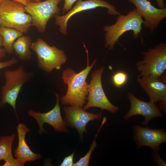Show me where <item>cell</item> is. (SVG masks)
I'll list each match as a JSON object with an SVG mask.
<instances>
[{"mask_svg":"<svg viewBox=\"0 0 166 166\" xmlns=\"http://www.w3.org/2000/svg\"><path fill=\"white\" fill-rule=\"evenodd\" d=\"M87 54L86 67L78 73L68 68L62 73V79L64 83L67 85L68 89L65 95L61 98V103L64 105H69L83 107L87 100L88 94V84L86 81L87 77L97 60L95 59L89 65Z\"/></svg>","mask_w":166,"mask_h":166,"instance_id":"cell-1","label":"cell"},{"mask_svg":"<svg viewBox=\"0 0 166 166\" xmlns=\"http://www.w3.org/2000/svg\"><path fill=\"white\" fill-rule=\"evenodd\" d=\"M143 21L136 8L126 15H119L115 23L111 25H105L103 27V30L105 32V47H109V50H112L116 42L121 45L119 42V38L128 31L133 32L134 38H138L141 35Z\"/></svg>","mask_w":166,"mask_h":166,"instance_id":"cell-2","label":"cell"},{"mask_svg":"<svg viewBox=\"0 0 166 166\" xmlns=\"http://www.w3.org/2000/svg\"><path fill=\"white\" fill-rule=\"evenodd\" d=\"M25 6L11 0L0 2V26L15 29L23 34L27 33L32 26L30 15Z\"/></svg>","mask_w":166,"mask_h":166,"instance_id":"cell-3","label":"cell"},{"mask_svg":"<svg viewBox=\"0 0 166 166\" xmlns=\"http://www.w3.org/2000/svg\"><path fill=\"white\" fill-rule=\"evenodd\" d=\"M34 75L33 73L26 72L23 66H20L15 70H6L4 73L5 84L1 88L0 108L8 104L17 115L16 105L19 93L24 84Z\"/></svg>","mask_w":166,"mask_h":166,"instance_id":"cell-4","label":"cell"},{"mask_svg":"<svg viewBox=\"0 0 166 166\" xmlns=\"http://www.w3.org/2000/svg\"><path fill=\"white\" fill-rule=\"evenodd\" d=\"M30 49L37 55L39 68L48 73L54 69L60 70L67 60L63 50L54 45L50 46L41 38L31 43Z\"/></svg>","mask_w":166,"mask_h":166,"instance_id":"cell-5","label":"cell"},{"mask_svg":"<svg viewBox=\"0 0 166 166\" xmlns=\"http://www.w3.org/2000/svg\"><path fill=\"white\" fill-rule=\"evenodd\" d=\"M143 59L136 64L140 74L137 77L142 76H161L166 69V44L161 42L154 48L142 51Z\"/></svg>","mask_w":166,"mask_h":166,"instance_id":"cell-6","label":"cell"},{"mask_svg":"<svg viewBox=\"0 0 166 166\" xmlns=\"http://www.w3.org/2000/svg\"><path fill=\"white\" fill-rule=\"evenodd\" d=\"M104 71V67L102 66L92 74V79L88 84V94L87 98L88 101L83 108L86 110L91 107H95L102 110H106L116 113L119 110L118 107L110 102L102 87L101 78Z\"/></svg>","mask_w":166,"mask_h":166,"instance_id":"cell-7","label":"cell"},{"mask_svg":"<svg viewBox=\"0 0 166 166\" xmlns=\"http://www.w3.org/2000/svg\"><path fill=\"white\" fill-rule=\"evenodd\" d=\"M61 0H46L33 2L25 6L26 12L31 16L32 26L38 31L43 33L45 31L49 20L56 14H60V9L58 5Z\"/></svg>","mask_w":166,"mask_h":166,"instance_id":"cell-8","label":"cell"},{"mask_svg":"<svg viewBox=\"0 0 166 166\" xmlns=\"http://www.w3.org/2000/svg\"><path fill=\"white\" fill-rule=\"evenodd\" d=\"M137 81L147 93L152 103L160 102V110L166 112V75L165 72L161 76L137 77Z\"/></svg>","mask_w":166,"mask_h":166,"instance_id":"cell-9","label":"cell"},{"mask_svg":"<svg viewBox=\"0 0 166 166\" xmlns=\"http://www.w3.org/2000/svg\"><path fill=\"white\" fill-rule=\"evenodd\" d=\"M72 8L68 13L63 16L56 14L55 23L59 27L60 32L65 35H66L68 22L69 18L74 14L82 11L95 9L98 7L106 8L107 9L108 13L111 15H119L121 14L116 9L115 6L104 0H77Z\"/></svg>","mask_w":166,"mask_h":166,"instance_id":"cell-10","label":"cell"},{"mask_svg":"<svg viewBox=\"0 0 166 166\" xmlns=\"http://www.w3.org/2000/svg\"><path fill=\"white\" fill-rule=\"evenodd\" d=\"M132 129L137 149L145 146L151 148L152 151L158 152L160 145L166 141V133L163 129H151L139 125L134 126Z\"/></svg>","mask_w":166,"mask_h":166,"instance_id":"cell-11","label":"cell"},{"mask_svg":"<svg viewBox=\"0 0 166 166\" xmlns=\"http://www.w3.org/2000/svg\"><path fill=\"white\" fill-rule=\"evenodd\" d=\"M132 3L136 11L144 19V26L148 29L151 33L157 27L160 22L166 17V9L157 8L148 0H127Z\"/></svg>","mask_w":166,"mask_h":166,"instance_id":"cell-12","label":"cell"},{"mask_svg":"<svg viewBox=\"0 0 166 166\" xmlns=\"http://www.w3.org/2000/svg\"><path fill=\"white\" fill-rule=\"evenodd\" d=\"M127 97L130 103V107L128 112L123 116L125 120H127L134 116L141 115L145 117V120L142 123L143 126L147 125L152 119L162 117L161 112L156 103L146 102L140 100L132 93H128Z\"/></svg>","mask_w":166,"mask_h":166,"instance_id":"cell-13","label":"cell"},{"mask_svg":"<svg viewBox=\"0 0 166 166\" xmlns=\"http://www.w3.org/2000/svg\"><path fill=\"white\" fill-rule=\"evenodd\" d=\"M63 110L66 124L76 128L82 137L84 133L87 132L86 126L88 123L101 119L102 116L101 112L98 114L90 113L82 107L76 106H65Z\"/></svg>","mask_w":166,"mask_h":166,"instance_id":"cell-14","label":"cell"},{"mask_svg":"<svg viewBox=\"0 0 166 166\" xmlns=\"http://www.w3.org/2000/svg\"><path fill=\"white\" fill-rule=\"evenodd\" d=\"M56 97V103L54 107L45 113L37 112L33 110L28 112V115L34 118L37 122L39 127L38 133L41 134L46 133L43 127L44 123H46L52 126L55 130L57 132H67L66 123L62 119L59 104V96L55 93Z\"/></svg>","mask_w":166,"mask_h":166,"instance_id":"cell-15","label":"cell"},{"mask_svg":"<svg viewBox=\"0 0 166 166\" xmlns=\"http://www.w3.org/2000/svg\"><path fill=\"white\" fill-rule=\"evenodd\" d=\"M30 131L23 124L19 123L17 126L18 142V146L15 150V156L22 166H24L27 161H34L42 158L40 154L33 152L26 142V134Z\"/></svg>","mask_w":166,"mask_h":166,"instance_id":"cell-16","label":"cell"},{"mask_svg":"<svg viewBox=\"0 0 166 166\" xmlns=\"http://www.w3.org/2000/svg\"><path fill=\"white\" fill-rule=\"evenodd\" d=\"M32 39L29 36H22L14 42L13 45L15 55L20 60L28 61L32 58V53L30 50Z\"/></svg>","mask_w":166,"mask_h":166,"instance_id":"cell-17","label":"cell"},{"mask_svg":"<svg viewBox=\"0 0 166 166\" xmlns=\"http://www.w3.org/2000/svg\"><path fill=\"white\" fill-rule=\"evenodd\" d=\"M23 34L18 30L0 26V35L3 38L2 46L6 53L11 54L14 52L13 45L15 40Z\"/></svg>","mask_w":166,"mask_h":166,"instance_id":"cell-18","label":"cell"},{"mask_svg":"<svg viewBox=\"0 0 166 166\" xmlns=\"http://www.w3.org/2000/svg\"><path fill=\"white\" fill-rule=\"evenodd\" d=\"M15 135L0 137V161L13 158L12 148Z\"/></svg>","mask_w":166,"mask_h":166,"instance_id":"cell-19","label":"cell"},{"mask_svg":"<svg viewBox=\"0 0 166 166\" xmlns=\"http://www.w3.org/2000/svg\"><path fill=\"white\" fill-rule=\"evenodd\" d=\"M107 120L106 117H104L102 120L101 125L99 128L96 134L95 137L91 145L89 151L85 155L80 158V159L76 163L73 164V166H89V161L92 153L97 146V143L96 141L97 137L102 127L106 122Z\"/></svg>","mask_w":166,"mask_h":166,"instance_id":"cell-20","label":"cell"},{"mask_svg":"<svg viewBox=\"0 0 166 166\" xmlns=\"http://www.w3.org/2000/svg\"><path fill=\"white\" fill-rule=\"evenodd\" d=\"M128 75L122 71H119L115 73L112 77V80L115 86L119 88L124 85L127 82Z\"/></svg>","mask_w":166,"mask_h":166,"instance_id":"cell-21","label":"cell"},{"mask_svg":"<svg viewBox=\"0 0 166 166\" xmlns=\"http://www.w3.org/2000/svg\"><path fill=\"white\" fill-rule=\"evenodd\" d=\"M152 156L153 160L158 166H166V163L158 154L157 152H152Z\"/></svg>","mask_w":166,"mask_h":166,"instance_id":"cell-22","label":"cell"},{"mask_svg":"<svg viewBox=\"0 0 166 166\" xmlns=\"http://www.w3.org/2000/svg\"><path fill=\"white\" fill-rule=\"evenodd\" d=\"M18 62V60L14 57L7 61L0 62V69L11 66Z\"/></svg>","mask_w":166,"mask_h":166,"instance_id":"cell-23","label":"cell"},{"mask_svg":"<svg viewBox=\"0 0 166 166\" xmlns=\"http://www.w3.org/2000/svg\"><path fill=\"white\" fill-rule=\"evenodd\" d=\"M74 152L67 156L65 157L60 166H73V159Z\"/></svg>","mask_w":166,"mask_h":166,"instance_id":"cell-24","label":"cell"},{"mask_svg":"<svg viewBox=\"0 0 166 166\" xmlns=\"http://www.w3.org/2000/svg\"><path fill=\"white\" fill-rule=\"evenodd\" d=\"M62 0H61L62 1ZM77 0H65L63 8V12L64 13L68 12L72 7L73 4Z\"/></svg>","mask_w":166,"mask_h":166,"instance_id":"cell-25","label":"cell"},{"mask_svg":"<svg viewBox=\"0 0 166 166\" xmlns=\"http://www.w3.org/2000/svg\"><path fill=\"white\" fill-rule=\"evenodd\" d=\"M5 161V163L3 166H22L18 161L14 158Z\"/></svg>","mask_w":166,"mask_h":166,"instance_id":"cell-26","label":"cell"},{"mask_svg":"<svg viewBox=\"0 0 166 166\" xmlns=\"http://www.w3.org/2000/svg\"><path fill=\"white\" fill-rule=\"evenodd\" d=\"M3 0H0V2ZM14 1L18 2H19L26 6L28 5L29 3L34 2L33 0H11Z\"/></svg>","mask_w":166,"mask_h":166,"instance_id":"cell-27","label":"cell"},{"mask_svg":"<svg viewBox=\"0 0 166 166\" xmlns=\"http://www.w3.org/2000/svg\"><path fill=\"white\" fill-rule=\"evenodd\" d=\"M160 8H165L166 5L164 0H155Z\"/></svg>","mask_w":166,"mask_h":166,"instance_id":"cell-28","label":"cell"},{"mask_svg":"<svg viewBox=\"0 0 166 166\" xmlns=\"http://www.w3.org/2000/svg\"><path fill=\"white\" fill-rule=\"evenodd\" d=\"M6 53L4 49L0 47V59L5 57Z\"/></svg>","mask_w":166,"mask_h":166,"instance_id":"cell-29","label":"cell"},{"mask_svg":"<svg viewBox=\"0 0 166 166\" xmlns=\"http://www.w3.org/2000/svg\"><path fill=\"white\" fill-rule=\"evenodd\" d=\"M3 38L0 35V47L2 46Z\"/></svg>","mask_w":166,"mask_h":166,"instance_id":"cell-30","label":"cell"},{"mask_svg":"<svg viewBox=\"0 0 166 166\" xmlns=\"http://www.w3.org/2000/svg\"><path fill=\"white\" fill-rule=\"evenodd\" d=\"M33 0L34 2H39L41 1V0Z\"/></svg>","mask_w":166,"mask_h":166,"instance_id":"cell-31","label":"cell"}]
</instances>
